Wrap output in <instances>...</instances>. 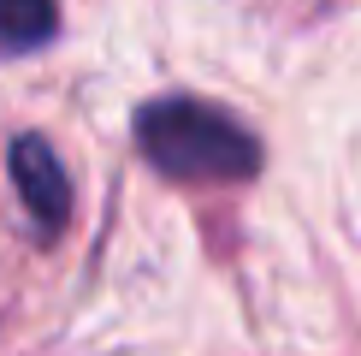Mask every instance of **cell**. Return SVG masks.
Segmentation results:
<instances>
[{
	"mask_svg": "<svg viewBox=\"0 0 361 356\" xmlns=\"http://www.w3.org/2000/svg\"><path fill=\"white\" fill-rule=\"evenodd\" d=\"M130 137H137V155L148 172L190 190L202 184L237 190L267 167V148L249 119H237L231 107H219L207 95H190V89H166V95L142 101L130 113Z\"/></svg>",
	"mask_w": 361,
	"mask_h": 356,
	"instance_id": "obj_1",
	"label": "cell"
},
{
	"mask_svg": "<svg viewBox=\"0 0 361 356\" xmlns=\"http://www.w3.org/2000/svg\"><path fill=\"white\" fill-rule=\"evenodd\" d=\"M6 172H12V190H18V208L30 220V232H36V244H54L71 226V202H78L59 148L42 131H18L6 148Z\"/></svg>",
	"mask_w": 361,
	"mask_h": 356,
	"instance_id": "obj_2",
	"label": "cell"
},
{
	"mask_svg": "<svg viewBox=\"0 0 361 356\" xmlns=\"http://www.w3.org/2000/svg\"><path fill=\"white\" fill-rule=\"evenodd\" d=\"M59 36V0H0V59L42 54Z\"/></svg>",
	"mask_w": 361,
	"mask_h": 356,
	"instance_id": "obj_3",
	"label": "cell"
}]
</instances>
